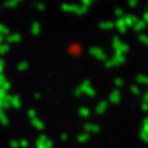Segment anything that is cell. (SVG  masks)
Wrapping results in <instances>:
<instances>
[{
	"instance_id": "obj_1",
	"label": "cell",
	"mask_w": 148,
	"mask_h": 148,
	"mask_svg": "<svg viewBox=\"0 0 148 148\" xmlns=\"http://www.w3.org/2000/svg\"><path fill=\"white\" fill-rule=\"evenodd\" d=\"M140 39H141V41L148 43V36H146V35H141V36H140Z\"/></svg>"
}]
</instances>
